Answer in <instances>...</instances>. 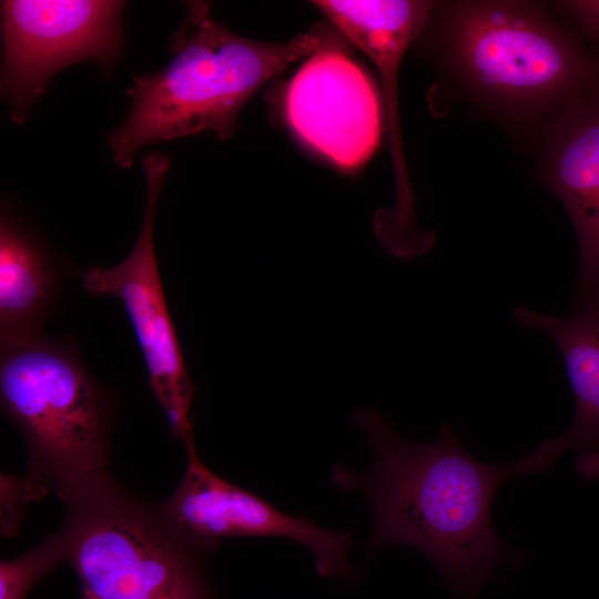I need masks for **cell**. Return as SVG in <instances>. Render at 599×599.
Here are the masks:
<instances>
[{"mask_svg": "<svg viewBox=\"0 0 599 599\" xmlns=\"http://www.w3.org/2000/svg\"><path fill=\"white\" fill-rule=\"evenodd\" d=\"M50 493L44 485L28 475L1 473L0 475V532L4 538L16 537L21 529L29 502Z\"/></svg>", "mask_w": 599, "mask_h": 599, "instance_id": "obj_15", "label": "cell"}, {"mask_svg": "<svg viewBox=\"0 0 599 599\" xmlns=\"http://www.w3.org/2000/svg\"><path fill=\"white\" fill-rule=\"evenodd\" d=\"M44 247L12 216L0 225V343L9 346L43 335L60 281Z\"/></svg>", "mask_w": 599, "mask_h": 599, "instance_id": "obj_13", "label": "cell"}, {"mask_svg": "<svg viewBox=\"0 0 599 599\" xmlns=\"http://www.w3.org/2000/svg\"><path fill=\"white\" fill-rule=\"evenodd\" d=\"M353 420L366 433L372 464L361 474L336 467L332 478L344 490L363 493L372 506L368 555L392 545L410 547L463 599H475L500 566L522 561L524 552L493 527L491 508L507 480L552 465L541 445L520 459L495 465L470 455L447 424L435 441L425 444L403 438L370 407L358 408Z\"/></svg>", "mask_w": 599, "mask_h": 599, "instance_id": "obj_1", "label": "cell"}, {"mask_svg": "<svg viewBox=\"0 0 599 599\" xmlns=\"http://www.w3.org/2000/svg\"><path fill=\"white\" fill-rule=\"evenodd\" d=\"M59 530L81 599H215L212 544L189 536L159 502L115 480L65 506Z\"/></svg>", "mask_w": 599, "mask_h": 599, "instance_id": "obj_5", "label": "cell"}, {"mask_svg": "<svg viewBox=\"0 0 599 599\" xmlns=\"http://www.w3.org/2000/svg\"><path fill=\"white\" fill-rule=\"evenodd\" d=\"M284 112L301 140L342 170L365 164L380 139L376 88L332 40L308 55L290 80Z\"/></svg>", "mask_w": 599, "mask_h": 599, "instance_id": "obj_9", "label": "cell"}, {"mask_svg": "<svg viewBox=\"0 0 599 599\" xmlns=\"http://www.w3.org/2000/svg\"><path fill=\"white\" fill-rule=\"evenodd\" d=\"M572 314L557 317L525 307L514 308L524 327L546 333L558 346L575 398V417L560 436L546 439L557 459L577 454V470L587 479L599 477V298L575 303Z\"/></svg>", "mask_w": 599, "mask_h": 599, "instance_id": "obj_12", "label": "cell"}, {"mask_svg": "<svg viewBox=\"0 0 599 599\" xmlns=\"http://www.w3.org/2000/svg\"><path fill=\"white\" fill-rule=\"evenodd\" d=\"M142 167L146 203L132 250L112 267L91 266L82 273V285L92 296H113L123 305L156 403L172 435L186 446L194 443L191 407L195 386L166 305L153 237L156 205L170 161L151 152L143 158Z\"/></svg>", "mask_w": 599, "mask_h": 599, "instance_id": "obj_6", "label": "cell"}, {"mask_svg": "<svg viewBox=\"0 0 599 599\" xmlns=\"http://www.w3.org/2000/svg\"><path fill=\"white\" fill-rule=\"evenodd\" d=\"M189 8L172 38L171 60L132 78L128 115L108 134L120 167L131 166L136 151L153 142L201 132L231 138L243 106L265 82L328 41L319 32L285 42L251 40L217 22L207 2Z\"/></svg>", "mask_w": 599, "mask_h": 599, "instance_id": "obj_3", "label": "cell"}, {"mask_svg": "<svg viewBox=\"0 0 599 599\" xmlns=\"http://www.w3.org/2000/svg\"><path fill=\"white\" fill-rule=\"evenodd\" d=\"M433 1H314L333 24L373 62L385 98L389 150L395 176V204L380 210L383 227L399 237L418 231L415 197L403 151L398 115V73L407 48L420 35Z\"/></svg>", "mask_w": 599, "mask_h": 599, "instance_id": "obj_10", "label": "cell"}, {"mask_svg": "<svg viewBox=\"0 0 599 599\" xmlns=\"http://www.w3.org/2000/svg\"><path fill=\"white\" fill-rule=\"evenodd\" d=\"M548 4L599 57V0H562L551 1Z\"/></svg>", "mask_w": 599, "mask_h": 599, "instance_id": "obj_16", "label": "cell"}, {"mask_svg": "<svg viewBox=\"0 0 599 599\" xmlns=\"http://www.w3.org/2000/svg\"><path fill=\"white\" fill-rule=\"evenodd\" d=\"M534 153L540 183L561 202L576 233L573 303L599 298V92L560 113Z\"/></svg>", "mask_w": 599, "mask_h": 599, "instance_id": "obj_11", "label": "cell"}, {"mask_svg": "<svg viewBox=\"0 0 599 599\" xmlns=\"http://www.w3.org/2000/svg\"><path fill=\"white\" fill-rule=\"evenodd\" d=\"M123 1L1 2V94L22 123L60 70L92 60L110 73L124 43Z\"/></svg>", "mask_w": 599, "mask_h": 599, "instance_id": "obj_7", "label": "cell"}, {"mask_svg": "<svg viewBox=\"0 0 599 599\" xmlns=\"http://www.w3.org/2000/svg\"><path fill=\"white\" fill-rule=\"evenodd\" d=\"M64 561L61 532L54 531L35 548L0 562V599H26L32 587Z\"/></svg>", "mask_w": 599, "mask_h": 599, "instance_id": "obj_14", "label": "cell"}, {"mask_svg": "<svg viewBox=\"0 0 599 599\" xmlns=\"http://www.w3.org/2000/svg\"><path fill=\"white\" fill-rule=\"evenodd\" d=\"M423 30L451 93L532 152L560 113L599 92V57L548 2H435Z\"/></svg>", "mask_w": 599, "mask_h": 599, "instance_id": "obj_2", "label": "cell"}, {"mask_svg": "<svg viewBox=\"0 0 599 599\" xmlns=\"http://www.w3.org/2000/svg\"><path fill=\"white\" fill-rule=\"evenodd\" d=\"M0 402L26 441L24 471L64 506L114 480V404L72 343L41 335L1 346Z\"/></svg>", "mask_w": 599, "mask_h": 599, "instance_id": "obj_4", "label": "cell"}, {"mask_svg": "<svg viewBox=\"0 0 599 599\" xmlns=\"http://www.w3.org/2000/svg\"><path fill=\"white\" fill-rule=\"evenodd\" d=\"M185 451L187 464L179 485L159 502L185 534L214 546L231 537L290 538L309 549L319 576H353L351 532L328 530L303 517L290 516L213 473L200 458L194 443L185 446Z\"/></svg>", "mask_w": 599, "mask_h": 599, "instance_id": "obj_8", "label": "cell"}]
</instances>
